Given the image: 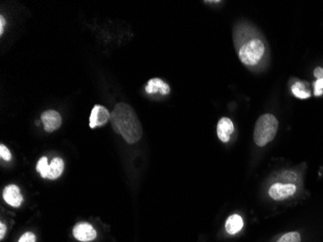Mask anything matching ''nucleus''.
Wrapping results in <instances>:
<instances>
[{
	"mask_svg": "<svg viewBox=\"0 0 323 242\" xmlns=\"http://www.w3.org/2000/svg\"><path fill=\"white\" fill-rule=\"evenodd\" d=\"M111 120V113L105 109V107L97 105L90 114V128L94 129L96 127H101L106 124L107 121Z\"/></svg>",
	"mask_w": 323,
	"mask_h": 242,
	"instance_id": "nucleus-5",
	"label": "nucleus"
},
{
	"mask_svg": "<svg viewBox=\"0 0 323 242\" xmlns=\"http://www.w3.org/2000/svg\"><path fill=\"white\" fill-rule=\"evenodd\" d=\"M6 232H7L6 226L4 225L3 223H1V224H0V239H3V238H4Z\"/></svg>",
	"mask_w": 323,
	"mask_h": 242,
	"instance_id": "nucleus-20",
	"label": "nucleus"
},
{
	"mask_svg": "<svg viewBox=\"0 0 323 242\" xmlns=\"http://www.w3.org/2000/svg\"><path fill=\"white\" fill-rule=\"evenodd\" d=\"M314 75L315 78H323V68L322 67H317V68H315L314 71Z\"/></svg>",
	"mask_w": 323,
	"mask_h": 242,
	"instance_id": "nucleus-19",
	"label": "nucleus"
},
{
	"mask_svg": "<svg viewBox=\"0 0 323 242\" xmlns=\"http://www.w3.org/2000/svg\"><path fill=\"white\" fill-rule=\"evenodd\" d=\"M244 222L242 217L238 214H233L227 218L226 222V230L229 234H235L243 228Z\"/></svg>",
	"mask_w": 323,
	"mask_h": 242,
	"instance_id": "nucleus-11",
	"label": "nucleus"
},
{
	"mask_svg": "<svg viewBox=\"0 0 323 242\" xmlns=\"http://www.w3.org/2000/svg\"><path fill=\"white\" fill-rule=\"evenodd\" d=\"M63 171H64V162L61 158L56 157L53 159L52 163L50 164V173H49L48 178L52 180L56 179L61 175Z\"/></svg>",
	"mask_w": 323,
	"mask_h": 242,
	"instance_id": "nucleus-12",
	"label": "nucleus"
},
{
	"mask_svg": "<svg viewBox=\"0 0 323 242\" xmlns=\"http://www.w3.org/2000/svg\"><path fill=\"white\" fill-rule=\"evenodd\" d=\"M277 242H301V235L296 232L284 234Z\"/></svg>",
	"mask_w": 323,
	"mask_h": 242,
	"instance_id": "nucleus-15",
	"label": "nucleus"
},
{
	"mask_svg": "<svg viewBox=\"0 0 323 242\" xmlns=\"http://www.w3.org/2000/svg\"><path fill=\"white\" fill-rule=\"evenodd\" d=\"M279 121L271 113L262 114L255 123L253 140L257 147H264L272 142L277 135Z\"/></svg>",
	"mask_w": 323,
	"mask_h": 242,
	"instance_id": "nucleus-2",
	"label": "nucleus"
},
{
	"mask_svg": "<svg viewBox=\"0 0 323 242\" xmlns=\"http://www.w3.org/2000/svg\"><path fill=\"white\" fill-rule=\"evenodd\" d=\"M314 94L315 96H321L323 94V78H318L314 82Z\"/></svg>",
	"mask_w": 323,
	"mask_h": 242,
	"instance_id": "nucleus-17",
	"label": "nucleus"
},
{
	"mask_svg": "<svg viewBox=\"0 0 323 242\" xmlns=\"http://www.w3.org/2000/svg\"><path fill=\"white\" fill-rule=\"evenodd\" d=\"M41 120L43 122L45 131L52 133L61 126L62 119L60 114L56 111H46L41 115Z\"/></svg>",
	"mask_w": 323,
	"mask_h": 242,
	"instance_id": "nucleus-7",
	"label": "nucleus"
},
{
	"mask_svg": "<svg viewBox=\"0 0 323 242\" xmlns=\"http://www.w3.org/2000/svg\"><path fill=\"white\" fill-rule=\"evenodd\" d=\"M265 53V45L261 38L253 37L246 40L237 48V54L240 61L246 66L259 64Z\"/></svg>",
	"mask_w": 323,
	"mask_h": 242,
	"instance_id": "nucleus-3",
	"label": "nucleus"
},
{
	"mask_svg": "<svg viewBox=\"0 0 323 242\" xmlns=\"http://www.w3.org/2000/svg\"><path fill=\"white\" fill-rule=\"evenodd\" d=\"M73 234L79 241L89 242L96 238L97 233L95 229L88 223H79L75 226Z\"/></svg>",
	"mask_w": 323,
	"mask_h": 242,
	"instance_id": "nucleus-6",
	"label": "nucleus"
},
{
	"mask_svg": "<svg viewBox=\"0 0 323 242\" xmlns=\"http://www.w3.org/2000/svg\"><path fill=\"white\" fill-rule=\"evenodd\" d=\"M234 131L232 121L227 117H222L217 125V135L223 143H227Z\"/></svg>",
	"mask_w": 323,
	"mask_h": 242,
	"instance_id": "nucleus-9",
	"label": "nucleus"
},
{
	"mask_svg": "<svg viewBox=\"0 0 323 242\" xmlns=\"http://www.w3.org/2000/svg\"><path fill=\"white\" fill-rule=\"evenodd\" d=\"M291 92L293 93V95L299 98V99H308L310 98V92L306 90L305 85L303 83L298 82L296 84H294L291 87Z\"/></svg>",
	"mask_w": 323,
	"mask_h": 242,
	"instance_id": "nucleus-13",
	"label": "nucleus"
},
{
	"mask_svg": "<svg viewBox=\"0 0 323 242\" xmlns=\"http://www.w3.org/2000/svg\"><path fill=\"white\" fill-rule=\"evenodd\" d=\"M145 91L148 94H155L161 93L162 95H166L170 91V87L161 78H151L145 87Z\"/></svg>",
	"mask_w": 323,
	"mask_h": 242,
	"instance_id": "nucleus-10",
	"label": "nucleus"
},
{
	"mask_svg": "<svg viewBox=\"0 0 323 242\" xmlns=\"http://www.w3.org/2000/svg\"><path fill=\"white\" fill-rule=\"evenodd\" d=\"M0 156L5 161H10L12 159V154H11L9 149L4 145L0 146Z\"/></svg>",
	"mask_w": 323,
	"mask_h": 242,
	"instance_id": "nucleus-16",
	"label": "nucleus"
},
{
	"mask_svg": "<svg viewBox=\"0 0 323 242\" xmlns=\"http://www.w3.org/2000/svg\"><path fill=\"white\" fill-rule=\"evenodd\" d=\"M3 199L9 206L14 208H19L24 201V198L19 188L14 184L5 187L3 191Z\"/></svg>",
	"mask_w": 323,
	"mask_h": 242,
	"instance_id": "nucleus-8",
	"label": "nucleus"
},
{
	"mask_svg": "<svg viewBox=\"0 0 323 242\" xmlns=\"http://www.w3.org/2000/svg\"><path fill=\"white\" fill-rule=\"evenodd\" d=\"M37 171L40 173L41 176L43 178H48L49 173H50V164L48 163V158L47 157H42L36 166Z\"/></svg>",
	"mask_w": 323,
	"mask_h": 242,
	"instance_id": "nucleus-14",
	"label": "nucleus"
},
{
	"mask_svg": "<svg viewBox=\"0 0 323 242\" xmlns=\"http://www.w3.org/2000/svg\"><path fill=\"white\" fill-rule=\"evenodd\" d=\"M112 125L128 144H135L142 137V127L138 115L130 105L119 103L111 113Z\"/></svg>",
	"mask_w": 323,
	"mask_h": 242,
	"instance_id": "nucleus-1",
	"label": "nucleus"
},
{
	"mask_svg": "<svg viewBox=\"0 0 323 242\" xmlns=\"http://www.w3.org/2000/svg\"><path fill=\"white\" fill-rule=\"evenodd\" d=\"M296 192V186L294 184H283L275 183L271 186L268 194L275 200H283L294 195Z\"/></svg>",
	"mask_w": 323,
	"mask_h": 242,
	"instance_id": "nucleus-4",
	"label": "nucleus"
},
{
	"mask_svg": "<svg viewBox=\"0 0 323 242\" xmlns=\"http://www.w3.org/2000/svg\"><path fill=\"white\" fill-rule=\"evenodd\" d=\"M5 25H6V19L4 18L3 16H1V17H0V35H3Z\"/></svg>",
	"mask_w": 323,
	"mask_h": 242,
	"instance_id": "nucleus-21",
	"label": "nucleus"
},
{
	"mask_svg": "<svg viewBox=\"0 0 323 242\" xmlns=\"http://www.w3.org/2000/svg\"><path fill=\"white\" fill-rule=\"evenodd\" d=\"M18 242H36L35 234L33 233H29V232L26 233L19 237Z\"/></svg>",
	"mask_w": 323,
	"mask_h": 242,
	"instance_id": "nucleus-18",
	"label": "nucleus"
}]
</instances>
